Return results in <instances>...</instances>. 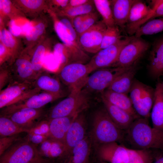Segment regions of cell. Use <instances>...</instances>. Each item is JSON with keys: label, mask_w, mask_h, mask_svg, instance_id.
Listing matches in <instances>:
<instances>
[{"label": "cell", "mask_w": 163, "mask_h": 163, "mask_svg": "<svg viewBox=\"0 0 163 163\" xmlns=\"http://www.w3.org/2000/svg\"><path fill=\"white\" fill-rule=\"evenodd\" d=\"M155 88L134 79L129 91V98L137 113L148 118L154 100Z\"/></svg>", "instance_id": "obj_7"}, {"label": "cell", "mask_w": 163, "mask_h": 163, "mask_svg": "<svg viewBox=\"0 0 163 163\" xmlns=\"http://www.w3.org/2000/svg\"><path fill=\"white\" fill-rule=\"evenodd\" d=\"M149 46V43L145 40L134 36L122 48L112 67H127L137 63Z\"/></svg>", "instance_id": "obj_11"}, {"label": "cell", "mask_w": 163, "mask_h": 163, "mask_svg": "<svg viewBox=\"0 0 163 163\" xmlns=\"http://www.w3.org/2000/svg\"><path fill=\"white\" fill-rule=\"evenodd\" d=\"M100 17V14L96 11L88 14L80 27L76 30L78 37L99 21Z\"/></svg>", "instance_id": "obj_39"}, {"label": "cell", "mask_w": 163, "mask_h": 163, "mask_svg": "<svg viewBox=\"0 0 163 163\" xmlns=\"http://www.w3.org/2000/svg\"><path fill=\"white\" fill-rule=\"evenodd\" d=\"M122 36L120 28L116 25L107 27L103 38L101 50L113 44Z\"/></svg>", "instance_id": "obj_38"}, {"label": "cell", "mask_w": 163, "mask_h": 163, "mask_svg": "<svg viewBox=\"0 0 163 163\" xmlns=\"http://www.w3.org/2000/svg\"><path fill=\"white\" fill-rule=\"evenodd\" d=\"M69 0H52L47 1L48 9L55 13L66 8Z\"/></svg>", "instance_id": "obj_44"}, {"label": "cell", "mask_w": 163, "mask_h": 163, "mask_svg": "<svg viewBox=\"0 0 163 163\" xmlns=\"http://www.w3.org/2000/svg\"><path fill=\"white\" fill-rule=\"evenodd\" d=\"M62 82L57 75L51 74L45 70L39 74L33 82L35 86L41 91L65 97Z\"/></svg>", "instance_id": "obj_19"}, {"label": "cell", "mask_w": 163, "mask_h": 163, "mask_svg": "<svg viewBox=\"0 0 163 163\" xmlns=\"http://www.w3.org/2000/svg\"><path fill=\"white\" fill-rule=\"evenodd\" d=\"M150 4L153 10L150 20L163 16V0H152Z\"/></svg>", "instance_id": "obj_45"}, {"label": "cell", "mask_w": 163, "mask_h": 163, "mask_svg": "<svg viewBox=\"0 0 163 163\" xmlns=\"http://www.w3.org/2000/svg\"><path fill=\"white\" fill-rule=\"evenodd\" d=\"M149 60L148 68L151 76L156 78L163 75V35L154 42Z\"/></svg>", "instance_id": "obj_20"}, {"label": "cell", "mask_w": 163, "mask_h": 163, "mask_svg": "<svg viewBox=\"0 0 163 163\" xmlns=\"http://www.w3.org/2000/svg\"><path fill=\"white\" fill-rule=\"evenodd\" d=\"M132 66L127 67H111L97 70L88 76L83 89L91 94L92 93H99L101 94L115 79Z\"/></svg>", "instance_id": "obj_9"}, {"label": "cell", "mask_w": 163, "mask_h": 163, "mask_svg": "<svg viewBox=\"0 0 163 163\" xmlns=\"http://www.w3.org/2000/svg\"><path fill=\"white\" fill-rule=\"evenodd\" d=\"M0 43L6 47L10 53L11 66L24 49L22 41L3 27L0 29Z\"/></svg>", "instance_id": "obj_24"}, {"label": "cell", "mask_w": 163, "mask_h": 163, "mask_svg": "<svg viewBox=\"0 0 163 163\" xmlns=\"http://www.w3.org/2000/svg\"><path fill=\"white\" fill-rule=\"evenodd\" d=\"M90 73L86 64L72 63L61 68L57 75L70 93L82 90Z\"/></svg>", "instance_id": "obj_6"}, {"label": "cell", "mask_w": 163, "mask_h": 163, "mask_svg": "<svg viewBox=\"0 0 163 163\" xmlns=\"http://www.w3.org/2000/svg\"><path fill=\"white\" fill-rule=\"evenodd\" d=\"M91 94L85 89L70 93L64 98L46 112L48 120L77 115L89 106Z\"/></svg>", "instance_id": "obj_2"}, {"label": "cell", "mask_w": 163, "mask_h": 163, "mask_svg": "<svg viewBox=\"0 0 163 163\" xmlns=\"http://www.w3.org/2000/svg\"><path fill=\"white\" fill-rule=\"evenodd\" d=\"M101 163H108L104 161V162H102Z\"/></svg>", "instance_id": "obj_52"}, {"label": "cell", "mask_w": 163, "mask_h": 163, "mask_svg": "<svg viewBox=\"0 0 163 163\" xmlns=\"http://www.w3.org/2000/svg\"><path fill=\"white\" fill-rule=\"evenodd\" d=\"M136 0H110L116 24L125 31L126 25L131 8Z\"/></svg>", "instance_id": "obj_23"}, {"label": "cell", "mask_w": 163, "mask_h": 163, "mask_svg": "<svg viewBox=\"0 0 163 163\" xmlns=\"http://www.w3.org/2000/svg\"></svg>", "instance_id": "obj_54"}, {"label": "cell", "mask_w": 163, "mask_h": 163, "mask_svg": "<svg viewBox=\"0 0 163 163\" xmlns=\"http://www.w3.org/2000/svg\"><path fill=\"white\" fill-rule=\"evenodd\" d=\"M133 36H122L113 44L95 54L86 63L91 73L99 69L112 67L122 48Z\"/></svg>", "instance_id": "obj_8"}, {"label": "cell", "mask_w": 163, "mask_h": 163, "mask_svg": "<svg viewBox=\"0 0 163 163\" xmlns=\"http://www.w3.org/2000/svg\"><path fill=\"white\" fill-rule=\"evenodd\" d=\"M125 135L134 149L163 150V130L151 127L147 118L135 119Z\"/></svg>", "instance_id": "obj_1"}, {"label": "cell", "mask_w": 163, "mask_h": 163, "mask_svg": "<svg viewBox=\"0 0 163 163\" xmlns=\"http://www.w3.org/2000/svg\"><path fill=\"white\" fill-rule=\"evenodd\" d=\"M90 0H69L66 8H71L80 6L85 4Z\"/></svg>", "instance_id": "obj_50"}, {"label": "cell", "mask_w": 163, "mask_h": 163, "mask_svg": "<svg viewBox=\"0 0 163 163\" xmlns=\"http://www.w3.org/2000/svg\"><path fill=\"white\" fill-rule=\"evenodd\" d=\"M104 106L109 116L116 125L122 130H126L134 120V118L124 110L114 105L101 97Z\"/></svg>", "instance_id": "obj_22"}, {"label": "cell", "mask_w": 163, "mask_h": 163, "mask_svg": "<svg viewBox=\"0 0 163 163\" xmlns=\"http://www.w3.org/2000/svg\"><path fill=\"white\" fill-rule=\"evenodd\" d=\"M0 23L5 24L9 20L25 17V15L11 0H0Z\"/></svg>", "instance_id": "obj_31"}, {"label": "cell", "mask_w": 163, "mask_h": 163, "mask_svg": "<svg viewBox=\"0 0 163 163\" xmlns=\"http://www.w3.org/2000/svg\"><path fill=\"white\" fill-rule=\"evenodd\" d=\"M19 134L0 138V156L14 143L22 138Z\"/></svg>", "instance_id": "obj_42"}, {"label": "cell", "mask_w": 163, "mask_h": 163, "mask_svg": "<svg viewBox=\"0 0 163 163\" xmlns=\"http://www.w3.org/2000/svg\"><path fill=\"white\" fill-rule=\"evenodd\" d=\"M49 120L46 118L37 123L30 129L28 134H37L49 137Z\"/></svg>", "instance_id": "obj_41"}, {"label": "cell", "mask_w": 163, "mask_h": 163, "mask_svg": "<svg viewBox=\"0 0 163 163\" xmlns=\"http://www.w3.org/2000/svg\"><path fill=\"white\" fill-rule=\"evenodd\" d=\"M153 12L151 6L144 1L136 0L130 9L125 31L131 36L143 24L151 19Z\"/></svg>", "instance_id": "obj_13"}, {"label": "cell", "mask_w": 163, "mask_h": 163, "mask_svg": "<svg viewBox=\"0 0 163 163\" xmlns=\"http://www.w3.org/2000/svg\"><path fill=\"white\" fill-rule=\"evenodd\" d=\"M10 66L12 82H33L37 77L31 63V52L25 48Z\"/></svg>", "instance_id": "obj_12"}, {"label": "cell", "mask_w": 163, "mask_h": 163, "mask_svg": "<svg viewBox=\"0 0 163 163\" xmlns=\"http://www.w3.org/2000/svg\"><path fill=\"white\" fill-rule=\"evenodd\" d=\"M90 142L85 138L74 147L68 155V163H88Z\"/></svg>", "instance_id": "obj_30"}, {"label": "cell", "mask_w": 163, "mask_h": 163, "mask_svg": "<svg viewBox=\"0 0 163 163\" xmlns=\"http://www.w3.org/2000/svg\"><path fill=\"white\" fill-rule=\"evenodd\" d=\"M155 158L149 149H129V159L126 163H152Z\"/></svg>", "instance_id": "obj_37"}, {"label": "cell", "mask_w": 163, "mask_h": 163, "mask_svg": "<svg viewBox=\"0 0 163 163\" xmlns=\"http://www.w3.org/2000/svg\"><path fill=\"white\" fill-rule=\"evenodd\" d=\"M47 11L52 18L57 36L66 47L71 57L76 59L83 57L85 53L79 44L78 36L70 20L65 17L59 18L53 11Z\"/></svg>", "instance_id": "obj_4"}, {"label": "cell", "mask_w": 163, "mask_h": 163, "mask_svg": "<svg viewBox=\"0 0 163 163\" xmlns=\"http://www.w3.org/2000/svg\"><path fill=\"white\" fill-rule=\"evenodd\" d=\"M41 91L33 82H12L0 91V108L22 101Z\"/></svg>", "instance_id": "obj_10"}, {"label": "cell", "mask_w": 163, "mask_h": 163, "mask_svg": "<svg viewBox=\"0 0 163 163\" xmlns=\"http://www.w3.org/2000/svg\"><path fill=\"white\" fill-rule=\"evenodd\" d=\"M129 148L117 142L101 144L98 153L101 158L108 163H126L129 159Z\"/></svg>", "instance_id": "obj_18"}, {"label": "cell", "mask_w": 163, "mask_h": 163, "mask_svg": "<svg viewBox=\"0 0 163 163\" xmlns=\"http://www.w3.org/2000/svg\"><path fill=\"white\" fill-rule=\"evenodd\" d=\"M93 117L92 135L96 142L102 144L123 139L124 130L114 123L104 107L96 111Z\"/></svg>", "instance_id": "obj_3"}, {"label": "cell", "mask_w": 163, "mask_h": 163, "mask_svg": "<svg viewBox=\"0 0 163 163\" xmlns=\"http://www.w3.org/2000/svg\"><path fill=\"white\" fill-rule=\"evenodd\" d=\"M35 144L27 135L18 141L0 156V163H44Z\"/></svg>", "instance_id": "obj_5"}, {"label": "cell", "mask_w": 163, "mask_h": 163, "mask_svg": "<svg viewBox=\"0 0 163 163\" xmlns=\"http://www.w3.org/2000/svg\"><path fill=\"white\" fill-rule=\"evenodd\" d=\"M96 11L102 18V20L107 27L116 25L110 0H93Z\"/></svg>", "instance_id": "obj_34"}, {"label": "cell", "mask_w": 163, "mask_h": 163, "mask_svg": "<svg viewBox=\"0 0 163 163\" xmlns=\"http://www.w3.org/2000/svg\"><path fill=\"white\" fill-rule=\"evenodd\" d=\"M96 11L93 0H90L88 3L82 5L66 8L55 13L58 16L66 18L71 21L77 16L88 14Z\"/></svg>", "instance_id": "obj_33"}, {"label": "cell", "mask_w": 163, "mask_h": 163, "mask_svg": "<svg viewBox=\"0 0 163 163\" xmlns=\"http://www.w3.org/2000/svg\"><path fill=\"white\" fill-rule=\"evenodd\" d=\"M107 27L101 20L78 37L79 44L85 52L96 54L101 50L102 39Z\"/></svg>", "instance_id": "obj_14"}, {"label": "cell", "mask_w": 163, "mask_h": 163, "mask_svg": "<svg viewBox=\"0 0 163 163\" xmlns=\"http://www.w3.org/2000/svg\"><path fill=\"white\" fill-rule=\"evenodd\" d=\"M48 40L44 39L31 50V61L34 71L37 76L44 70L43 59L48 45Z\"/></svg>", "instance_id": "obj_32"}, {"label": "cell", "mask_w": 163, "mask_h": 163, "mask_svg": "<svg viewBox=\"0 0 163 163\" xmlns=\"http://www.w3.org/2000/svg\"><path fill=\"white\" fill-rule=\"evenodd\" d=\"M28 131L19 126L8 117L0 116V137L12 136Z\"/></svg>", "instance_id": "obj_35"}, {"label": "cell", "mask_w": 163, "mask_h": 163, "mask_svg": "<svg viewBox=\"0 0 163 163\" xmlns=\"http://www.w3.org/2000/svg\"><path fill=\"white\" fill-rule=\"evenodd\" d=\"M151 113L153 127L163 130V88L161 82L157 83Z\"/></svg>", "instance_id": "obj_26"}, {"label": "cell", "mask_w": 163, "mask_h": 163, "mask_svg": "<svg viewBox=\"0 0 163 163\" xmlns=\"http://www.w3.org/2000/svg\"><path fill=\"white\" fill-rule=\"evenodd\" d=\"M9 31L13 35L17 36L21 33L20 28L15 25L14 20H11L9 23Z\"/></svg>", "instance_id": "obj_49"}, {"label": "cell", "mask_w": 163, "mask_h": 163, "mask_svg": "<svg viewBox=\"0 0 163 163\" xmlns=\"http://www.w3.org/2000/svg\"><path fill=\"white\" fill-rule=\"evenodd\" d=\"M62 97L60 95L41 91L22 101L2 109L0 115H6L24 108H42L48 103Z\"/></svg>", "instance_id": "obj_15"}, {"label": "cell", "mask_w": 163, "mask_h": 163, "mask_svg": "<svg viewBox=\"0 0 163 163\" xmlns=\"http://www.w3.org/2000/svg\"><path fill=\"white\" fill-rule=\"evenodd\" d=\"M47 110L43 108H24L5 116L19 126L28 131L46 118Z\"/></svg>", "instance_id": "obj_16"}, {"label": "cell", "mask_w": 163, "mask_h": 163, "mask_svg": "<svg viewBox=\"0 0 163 163\" xmlns=\"http://www.w3.org/2000/svg\"><path fill=\"white\" fill-rule=\"evenodd\" d=\"M163 31V18L151 19L142 25L137 30L134 36L141 37Z\"/></svg>", "instance_id": "obj_36"}, {"label": "cell", "mask_w": 163, "mask_h": 163, "mask_svg": "<svg viewBox=\"0 0 163 163\" xmlns=\"http://www.w3.org/2000/svg\"><path fill=\"white\" fill-rule=\"evenodd\" d=\"M12 82L10 66L7 64L0 66V91Z\"/></svg>", "instance_id": "obj_40"}, {"label": "cell", "mask_w": 163, "mask_h": 163, "mask_svg": "<svg viewBox=\"0 0 163 163\" xmlns=\"http://www.w3.org/2000/svg\"><path fill=\"white\" fill-rule=\"evenodd\" d=\"M153 163H163V156L157 158Z\"/></svg>", "instance_id": "obj_51"}, {"label": "cell", "mask_w": 163, "mask_h": 163, "mask_svg": "<svg viewBox=\"0 0 163 163\" xmlns=\"http://www.w3.org/2000/svg\"><path fill=\"white\" fill-rule=\"evenodd\" d=\"M14 5L25 16L35 18L43 11L48 9L47 1L43 0H11Z\"/></svg>", "instance_id": "obj_27"}, {"label": "cell", "mask_w": 163, "mask_h": 163, "mask_svg": "<svg viewBox=\"0 0 163 163\" xmlns=\"http://www.w3.org/2000/svg\"><path fill=\"white\" fill-rule=\"evenodd\" d=\"M101 97L111 104L127 111L135 119L141 117L135 111L131 100L127 94L106 89L101 94Z\"/></svg>", "instance_id": "obj_25"}, {"label": "cell", "mask_w": 163, "mask_h": 163, "mask_svg": "<svg viewBox=\"0 0 163 163\" xmlns=\"http://www.w3.org/2000/svg\"><path fill=\"white\" fill-rule=\"evenodd\" d=\"M31 142L34 144L42 143L47 139V136L37 134L28 135Z\"/></svg>", "instance_id": "obj_48"}, {"label": "cell", "mask_w": 163, "mask_h": 163, "mask_svg": "<svg viewBox=\"0 0 163 163\" xmlns=\"http://www.w3.org/2000/svg\"><path fill=\"white\" fill-rule=\"evenodd\" d=\"M46 22L41 21L34 26H30L25 34V49L31 50L45 38V33L47 27Z\"/></svg>", "instance_id": "obj_29"}, {"label": "cell", "mask_w": 163, "mask_h": 163, "mask_svg": "<svg viewBox=\"0 0 163 163\" xmlns=\"http://www.w3.org/2000/svg\"><path fill=\"white\" fill-rule=\"evenodd\" d=\"M85 118L82 113L75 118L67 132L63 144V157H67L72 149L85 138Z\"/></svg>", "instance_id": "obj_17"}, {"label": "cell", "mask_w": 163, "mask_h": 163, "mask_svg": "<svg viewBox=\"0 0 163 163\" xmlns=\"http://www.w3.org/2000/svg\"><path fill=\"white\" fill-rule=\"evenodd\" d=\"M88 14L77 16L71 21L72 24L75 31L80 27Z\"/></svg>", "instance_id": "obj_47"}, {"label": "cell", "mask_w": 163, "mask_h": 163, "mask_svg": "<svg viewBox=\"0 0 163 163\" xmlns=\"http://www.w3.org/2000/svg\"><path fill=\"white\" fill-rule=\"evenodd\" d=\"M136 63L118 76L107 89L127 94L129 93L137 70Z\"/></svg>", "instance_id": "obj_28"}, {"label": "cell", "mask_w": 163, "mask_h": 163, "mask_svg": "<svg viewBox=\"0 0 163 163\" xmlns=\"http://www.w3.org/2000/svg\"><path fill=\"white\" fill-rule=\"evenodd\" d=\"M11 56L8 50L2 43H0V66L7 64L10 66Z\"/></svg>", "instance_id": "obj_46"}, {"label": "cell", "mask_w": 163, "mask_h": 163, "mask_svg": "<svg viewBox=\"0 0 163 163\" xmlns=\"http://www.w3.org/2000/svg\"><path fill=\"white\" fill-rule=\"evenodd\" d=\"M161 83H162V87H163V81L162 82H161Z\"/></svg>", "instance_id": "obj_53"}, {"label": "cell", "mask_w": 163, "mask_h": 163, "mask_svg": "<svg viewBox=\"0 0 163 163\" xmlns=\"http://www.w3.org/2000/svg\"><path fill=\"white\" fill-rule=\"evenodd\" d=\"M55 55L57 57L61 64L62 67L66 65L67 62L66 48L65 46L61 43H57L53 47Z\"/></svg>", "instance_id": "obj_43"}, {"label": "cell", "mask_w": 163, "mask_h": 163, "mask_svg": "<svg viewBox=\"0 0 163 163\" xmlns=\"http://www.w3.org/2000/svg\"><path fill=\"white\" fill-rule=\"evenodd\" d=\"M78 115L48 120V138L63 145L67 132L72 123Z\"/></svg>", "instance_id": "obj_21"}]
</instances>
